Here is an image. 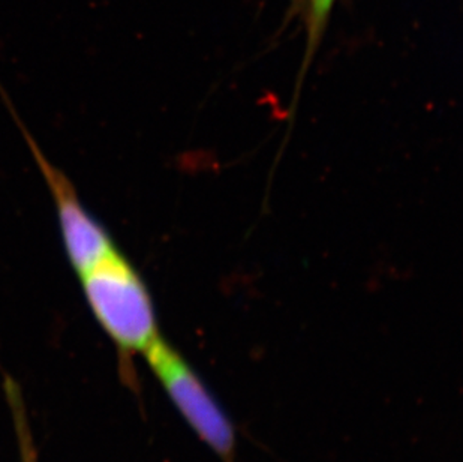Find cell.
I'll return each instance as SVG.
<instances>
[{
  "mask_svg": "<svg viewBox=\"0 0 463 462\" xmlns=\"http://www.w3.org/2000/svg\"><path fill=\"white\" fill-rule=\"evenodd\" d=\"M84 296L107 335L125 351L145 354L159 338L149 290L118 249L80 274Z\"/></svg>",
  "mask_w": 463,
  "mask_h": 462,
  "instance_id": "6da1fadb",
  "label": "cell"
},
{
  "mask_svg": "<svg viewBox=\"0 0 463 462\" xmlns=\"http://www.w3.org/2000/svg\"><path fill=\"white\" fill-rule=\"evenodd\" d=\"M145 356L171 401L175 402L194 431L216 454L232 459L234 452L232 423L184 359L161 336L146 350Z\"/></svg>",
  "mask_w": 463,
  "mask_h": 462,
  "instance_id": "7a4b0ae2",
  "label": "cell"
},
{
  "mask_svg": "<svg viewBox=\"0 0 463 462\" xmlns=\"http://www.w3.org/2000/svg\"><path fill=\"white\" fill-rule=\"evenodd\" d=\"M24 137L56 205L66 255L72 269L80 275L97 265L105 255L113 253L118 246L101 224L86 210L70 179L57 167L52 166L44 153L41 152L35 140L26 131Z\"/></svg>",
  "mask_w": 463,
  "mask_h": 462,
  "instance_id": "3957f363",
  "label": "cell"
},
{
  "mask_svg": "<svg viewBox=\"0 0 463 462\" xmlns=\"http://www.w3.org/2000/svg\"><path fill=\"white\" fill-rule=\"evenodd\" d=\"M336 0H307V56L300 77H305L315 53L323 41Z\"/></svg>",
  "mask_w": 463,
  "mask_h": 462,
  "instance_id": "277c9868",
  "label": "cell"
}]
</instances>
